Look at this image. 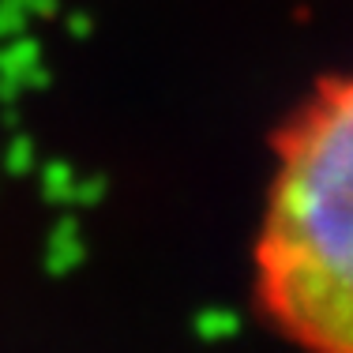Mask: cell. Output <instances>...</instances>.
<instances>
[{
	"mask_svg": "<svg viewBox=\"0 0 353 353\" xmlns=\"http://www.w3.org/2000/svg\"><path fill=\"white\" fill-rule=\"evenodd\" d=\"M252 259L259 308L293 346L353 353V72L282 124Z\"/></svg>",
	"mask_w": 353,
	"mask_h": 353,
	"instance_id": "6da1fadb",
	"label": "cell"
}]
</instances>
